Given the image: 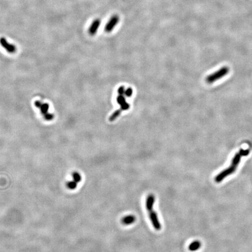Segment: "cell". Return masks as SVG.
I'll return each instance as SVG.
<instances>
[{"label":"cell","mask_w":252,"mask_h":252,"mask_svg":"<svg viewBox=\"0 0 252 252\" xmlns=\"http://www.w3.org/2000/svg\"><path fill=\"white\" fill-rule=\"evenodd\" d=\"M229 72V68L227 67H224L220 68L217 71L209 75L206 78V81L208 84H212L213 82L222 78Z\"/></svg>","instance_id":"cell-1"},{"label":"cell","mask_w":252,"mask_h":252,"mask_svg":"<svg viewBox=\"0 0 252 252\" xmlns=\"http://www.w3.org/2000/svg\"><path fill=\"white\" fill-rule=\"evenodd\" d=\"M119 16L117 15H113L107 22L105 27V31L107 33H110L113 31L114 27L119 23Z\"/></svg>","instance_id":"cell-2"},{"label":"cell","mask_w":252,"mask_h":252,"mask_svg":"<svg viewBox=\"0 0 252 252\" xmlns=\"http://www.w3.org/2000/svg\"><path fill=\"white\" fill-rule=\"evenodd\" d=\"M236 167L231 165L230 167L225 169L224 171H223L222 172H221L215 177V182L217 183H220L223 179H225L226 176L231 175L232 173L234 172L236 170Z\"/></svg>","instance_id":"cell-3"},{"label":"cell","mask_w":252,"mask_h":252,"mask_svg":"<svg viewBox=\"0 0 252 252\" xmlns=\"http://www.w3.org/2000/svg\"><path fill=\"white\" fill-rule=\"evenodd\" d=\"M149 218L151 220V222L153 224V226L154 227V228L157 230V231H159L161 229V224L160 222L159 221L158 215L157 214V212H155V211H153V210L149 211Z\"/></svg>","instance_id":"cell-4"},{"label":"cell","mask_w":252,"mask_h":252,"mask_svg":"<svg viewBox=\"0 0 252 252\" xmlns=\"http://www.w3.org/2000/svg\"><path fill=\"white\" fill-rule=\"evenodd\" d=\"M0 45L7 50V52L11 54L15 53L16 51V47L13 44L9 43L5 38L1 37L0 38Z\"/></svg>","instance_id":"cell-5"},{"label":"cell","mask_w":252,"mask_h":252,"mask_svg":"<svg viewBox=\"0 0 252 252\" xmlns=\"http://www.w3.org/2000/svg\"><path fill=\"white\" fill-rule=\"evenodd\" d=\"M100 24H101V20L99 18H96L95 20H93L92 22L91 23L90 27H89L88 33L91 36L95 35L99 28Z\"/></svg>","instance_id":"cell-6"},{"label":"cell","mask_w":252,"mask_h":252,"mask_svg":"<svg viewBox=\"0 0 252 252\" xmlns=\"http://www.w3.org/2000/svg\"><path fill=\"white\" fill-rule=\"evenodd\" d=\"M155 202V196L152 194L148 195L146 200V210L148 212L153 210Z\"/></svg>","instance_id":"cell-7"},{"label":"cell","mask_w":252,"mask_h":252,"mask_svg":"<svg viewBox=\"0 0 252 252\" xmlns=\"http://www.w3.org/2000/svg\"><path fill=\"white\" fill-rule=\"evenodd\" d=\"M135 221V217L134 215H132L126 216L121 219L122 224L123 225H131V224H133Z\"/></svg>","instance_id":"cell-8"},{"label":"cell","mask_w":252,"mask_h":252,"mask_svg":"<svg viewBox=\"0 0 252 252\" xmlns=\"http://www.w3.org/2000/svg\"><path fill=\"white\" fill-rule=\"evenodd\" d=\"M201 246V242L199 240H196V241L193 242L192 243H191L190 245L189 246V249L191 252H194V251L199 250Z\"/></svg>","instance_id":"cell-9"},{"label":"cell","mask_w":252,"mask_h":252,"mask_svg":"<svg viewBox=\"0 0 252 252\" xmlns=\"http://www.w3.org/2000/svg\"><path fill=\"white\" fill-rule=\"evenodd\" d=\"M242 155L240 153H237L235 154V155L234 156V157L233 158L232 160V165L233 166H236L239 165V162L240 161V159L242 157Z\"/></svg>","instance_id":"cell-10"},{"label":"cell","mask_w":252,"mask_h":252,"mask_svg":"<svg viewBox=\"0 0 252 252\" xmlns=\"http://www.w3.org/2000/svg\"><path fill=\"white\" fill-rule=\"evenodd\" d=\"M49 109V105L47 103H42L41 106L39 109L40 110V113L43 116H45V114H46L47 113H48Z\"/></svg>","instance_id":"cell-11"},{"label":"cell","mask_w":252,"mask_h":252,"mask_svg":"<svg viewBox=\"0 0 252 252\" xmlns=\"http://www.w3.org/2000/svg\"><path fill=\"white\" fill-rule=\"evenodd\" d=\"M117 103L120 105V107L123 106V105H124L125 103H127L126 99H125V98L124 97V96H123V95H119V96H117Z\"/></svg>","instance_id":"cell-12"},{"label":"cell","mask_w":252,"mask_h":252,"mask_svg":"<svg viewBox=\"0 0 252 252\" xmlns=\"http://www.w3.org/2000/svg\"><path fill=\"white\" fill-rule=\"evenodd\" d=\"M67 187L70 189V190H74L77 188V183L76 182H75L74 180L73 181H69L67 182Z\"/></svg>","instance_id":"cell-13"},{"label":"cell","mask_w":252,"mask_h":252,"mask_svg":"<svg viewBox=\"0 0 252 252\" xmlns=\"http://www.w3.org/2000/svg\"><path fill=\"white\" fill-rule=\"evenodd\" d=\"M73 180L76 182L77 183L80 182L82 180L81 175L77 172H74L73 173Z\"/></svg>","instance_id":"cell-14"},{"label":"cell","mask_w":252,"mask_h":252,"mask_svg":"<svg viewBox=\"0 0 252 252\" xmlns=\"http://www.w3.org/2000/svg\"><path fill=\"white\" fill-rule=\"evenodd\" d=\"M120 113H121V110H116L109 117V120L111 121H113V120L116 119L119 117Z\"/></svg>","instance_id":"cell-15"},{"label":"cell","mask_w":252,"mask_h":252,"mask_svg":"<svg viewBox=\"0 0 252 252\" xmlns=\"http://www.w3.org/2000/svg\"><path fill=\"white\" fill-rule=\"evenodd\" d=\"M44 117V119L47 120V121H50V120H53L54 119V114H52V113H47L46 114H45V116H43Z\"/></svg>","instance_id":"cell-16"},{"label":"cell","mask_w":252,"mask_h":252,"mask_svg":"<svg viewBox=\"0 0 252 252\" xmlns=\"http://www.w3.org/2000/svg\"><path fill=\"white\" fill-rule=\"evenodd\" d=\"M133 91L131 88H128L125 91V94L127 97H130L133 95Z\"/></svg>","instance_id":"cell-17"},{"label":"cell","mask_w":252,"mask_h":252,"mask_svg":"<svg viewBox=\"0 0 252 252\" xmlns=\"http://www.w3.org/2000/svg\"><path fill=\"white\" fill-rule=\"evenodd\" d=\"M249 152H250V151H249V149H242L240 150L239 153L242 155V156H247V155H249Z\"/></svg>","instance_id":"cell-18"},{"label":"cell","mask_w":252,"mask_h":252,"mask_svg":"<svg viewBox=\"0 0 252 252\" xmlns=\"http://www.w3.org/2000/svg\"><path fill=\"white\" fill-rule=\"evenodd\" d=\"M125 91L124 86H120L118 89V92L120 95H123V93H125Z\"/></svg>","instance_id":"cell-19"},{"label":"cell","mask_w":252,"mask_h":252,"mask_svg":"<svg viewBox=\"0 0 252 252\" xmlns=\"http://www.w3.org/2000/svg\"><path fill=\"white\" fill-rule=\"evenodd\" d=\"M43 103H41L39 100H36L34 102V106H36L37 108L40 109V107L41 106Z\"/></svg>","instance_id":"cell-20"}]
</instances>
